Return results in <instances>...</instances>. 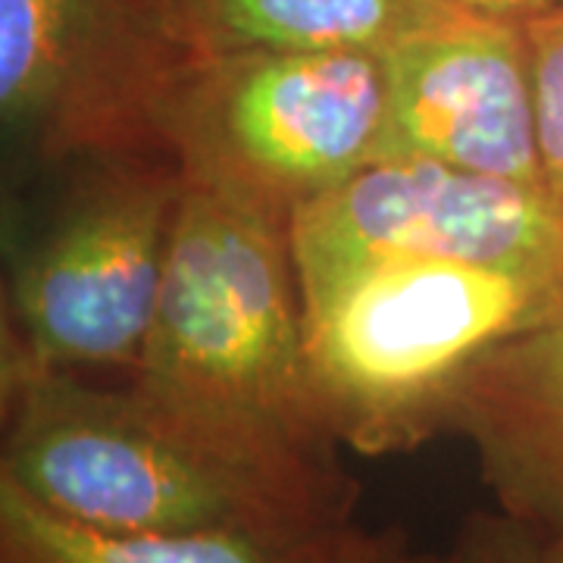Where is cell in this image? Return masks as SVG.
<instances>
[{
    "mask_svg": "<svg viewBox=\"0 0 563 563\" xmlns=\"http://www.w3.org/2000/svg\"><path fill=\"white\" fill-rule=\"evenodd\" d=\"M125 385L188 442L361 501L310 395L288 225L247 203L185 181L161 303Z\"/></svg>",
    "mask_w": 563,
    "mask_h": 563,
    "instance_id": "1",
    "label": "cell"
},
{
    "mask_svg": "<svg viewBox=\"0 0 563 563\" xmlns=\"http://www.w3.org/2000/svg\"><path fill=\"white\" fill-rule=\"evenodd\" d=\"M0 479L103 532H303L357 523L354 498L282 483L154 420L129 385L7 373Z\"/></svg>",
    "mask_w": 563,
    "mask_h": 563,
    "instance_id": "2",
    "label": "cell"
},
{
    "mask_svg": "<svg viewBox=\"0 0 563 563\" xmlns=\"http://www.w3.org/2000/svg\"><path fill=\"white\" fill-rule=\"evenodd\" d=\"M307 379L325 432L363 457L417 451L492 347L563 313V288L492 266L385 261L307 295Z\"/></svg>",
    "mask_w": 563,
    "mask_h": 563,
    "instance_id": "3",
    "label": "cell"
},
{
    "mask_svg": "<svg viewBox=\"0 0 563 563\" xmlns=\"http://www.w3.org/2000/svg\"><path fill=\"white\" fill-rule=\"evenodd\" d=\"M154 141L188 185L288 225L385 161L383 63L376 54H179L157 91Z\"/></svg>",
    "mask_w": 563,
    "mask_h": 563,
    "instance_id": "4",
    "label": "cell"
},
{
    "mask_svg": "<svg viewBox=\"0 0 563 563\" xmlns=\"http://www.w3.org/2000/svg\"><path fill=\"white\" fill-rule=\"evenodd\" d=\"M185 176L163 151L73 163V179L7 266V373L129 369L161 303Z\"/></svg>",
    "mask_w": 563,
    "mask_h": 563,
    "instance_id": "5",
    "label": "cell"
},
{
    "mask_svg": "<svg viewBox=\"0 0 563 563\" xmlns=\"http://www.w3.org/2000/svg\"><path fill=\"white\" fill-rule=\"evenodd\" d=\"M301 298L385 261L492 266L563 288V210L548 188L435 161H376L288 222Z\"/></svg>",
    "mask_w": 563,
    "mask_h": 563,
    "instance_id": "6",
    "label": "cell"
},
{
    "mask_svg": "<svg viewBox=\"0 0 563 563\" xmlns=\"http://www.w3.org/2000/svg\"><path fill=\"white\" fill-rule=\"evenodd\" d=\"M176 57L147 0H0L3 135L51 166L161 151L154 103Z\"/></svg>",
    "mask_w": 563,
    "mask_h": 563,
    "instance_id": "7",
    "label": "cell"
},
{
    "mask_svg": "<svg viewBox=\"0 0 563 563\" xmlns=\"http://www.w3.org/2000/svg\"><path fill=\"white\" fill-rule=\"evenodd\" d=\"M385 161H435L539 185V122L523 22L451 10L379 54Z\"/></svg>",
    "mask_w": 563,
    "mask_h": 563,
    "instance_id": "8",
    "label": "cell"
},
{
    "mask_svg": "<svg viewBox=\"0 0 563 563\" xmlns=\"http://www.w3.org/2000/svg\"><path fill=\"white\" fill-rule=\"evenodd\" d=\"M444 432L470 442L495 507L542 526L563 514V313L492 347L457 385Z\"/></svg>",
    "mask_w": 563,
    "mask_h": 563,
    "instance_id": "9",
    "label": "cell"
},
{
    "mask_svg": "<svg viewBox=\"0 0 563 563\" xmlns=\"http://www.w3.org/2000/svg\"><path fill=\"white\" fill-rule=\"evenodd\" d=\"M401 529L361 523L303 532H103L0 479V563H383Z\"/></svg>",
    "mask_w": 563,
    "mask_h": 563,
    "instance_id": "10",
    "label": "cell"
},
{
    "mask_svg": "<svg viewBox=\"0 0 563 563\" xmlns=\"http://www.w3.org/2000/svg\"><path fill=\"white\" fill-rule=\"evenodd\" d=\"M147 7L181 57L244 51L379 57L457 10L448 0H147Z\"/></svg>",
    "mask_w": 563,
    "mask_h": 563,
    "instance_id": "11",
    "label": "cell"
},
{
    "mask_svg": "<svg viewBox=\"0 0 563 563\" xmlns=\"http://www.w3.org/2000/svg\"><path fill=\"white\" fill-rule=\"evenodd\" d=\"M536 88L544 188L563 210V3L523 22Z\"/></svg>",
    "mask_w": 563,
    "mask_h": 563,
    "instance_id": "12",
    "label": "cell"
},
{
    "mask_svg": "<svg viewBox=\"0 0 563 563\" xmlns=\"http://www.w3.org/2000/svg\"><path fill=\"white\" fill-rule=\"evenodd\" d=\"M451 563H544L542 536L504 510H473L444 548Z\"/></svg>",
    "mask_w": 563,
    "mask_h": 563,
    "instance_id": "13",
    "label": "cell"
},
{
    "mask_svg": "<svg viewBox=\"0 0 563 563\" xmlns=\"http://www.w3.org/2000/svg\"><path fill=\"white\" fill-rule=\"evenodd\" d=\"M448 3L470 10V13L495 16V20L526 22L544 13V10H551V7H558L563 0H448Z\"/></svg>",
    "mask_w": 563,
    "mask_h": 563,
    "instance_id": "14",
    "label": "cell"
},
{
    "mask_svg": "<svg viewBox=\"0 0 563 563\" xmlns=\"http://www.w3.org/2000/svg\"><path fill=\"white\" fill-rule=\"evenodd\" d=\"M383 563H451V561H448V554H444V551L435 554V551H420V548H413L410 539L404 536L401 542L391 548V554H388Z\"/></svg>",
    "mask_w": 563,
    "mask_h": 563,
    "instance_id": "15",
    "label": "cell"
},
{
    "mask_svg": "<svg viewBox=\"0 0 563 563\" xmlns=\"http://www.w3.org/2000/svg\"><path fill=\"white\" fill-rule=\"evenodd\" d=\"M539 536H542L544 563H563V514L554 523L542 526Z\"/></svg>",
    "mask_w": 563,
    "mask_h": 563,
    "instance_id": "16",
    "label": "cell"
}]
</instances>
